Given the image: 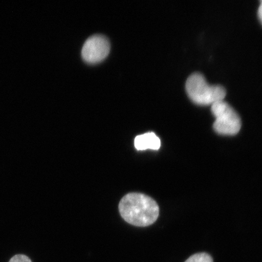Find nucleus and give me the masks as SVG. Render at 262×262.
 Wrapping results in <instances>:
<instances>
[{"instance_id":"f257e3e1","label":"nucleus","mask_w":262,"mask_h":262,"mask_svg":"<svg viewBox=\"0 0 262 262\" xmlns=\"http://www.w3.org/2000/svg\"><path fill=\"white\" fill-rule=\"evenodd\" d=\"M121 216L128 224L146 227L155 223L159 215V207L155 200L141 193L124 195L119 206Z\"/></svg>"},{"instance_id":"f03ea898","label":"nucleus","mask_w":262,"mask_h":262,"mask_svg":"<svg viewBox=\"0 0 262 262\" xmlns=\"http://www.w3.org/2000/svg\"><path fill=\"white\" fill-rule=\"evenodd\" d=\"M186 91L193 102L199 105H209L224 100L227 94L220 85H211L201 74L194 73L186 82Z\"/></svg>"},{"instance_id":"7ed1b4c3","label":"nucleus","mask_w":262,"mask_h":262,"mask_svg":"<svg viewBox=\"0 0 262 262\" xmlns=\"http://www.w3.org/2000/svg\"><path fill=\"white\" fill-rule=\"evenodd\" d=\"M211 111L215 120L213 127L222 135L233 136L240 131L242 123L240 117L233 108L224 100L211 105Z\"/></svg>"},{"instance_id":"20e7f679","label":"nucleus","mask_w":262,"mask_h":262,"mask_svg":"<svg viewBox=\"0 0 262 262\" xmlns=\"http://www.w3.org/2000/svg\"><path fill=\"white\" fill-rule=\"evenodd\" d=\"M110 49V42L106 37L95 35L84 42L82 49V58L88 63H98L107 57Z\"/></svg>"},{"instance_id":"39448f33","label":"nucleus","mask_w":262,"mask_h":262,"mask_svg":"<svg viewBox=\"0 0 262 262\" xmlns=\"http://www.w3.org/2000/svg\"><path fill=\"white\" fill-rule=\"evenodd\" d=\"M134 145L138 150L147 149L158 150L161 146V141L154 133H148L137 136Z\"/></svg>"},{"instance_id":"423d86ee","label":"nucleus","mask_w":262,"mask_h":262,"mask_svg":"<svg viewBox=\"0 0 262 262\" xmlns=\"http://www.w3.org/2000/svg\"><path fill=\"white\" fill-rule=\"evenodd\" d=\"M185 262H213V259L210 255L202 253L192 255Z\"/></svg>"},{"instance_id":"0eeeda50","label":"nucleus","mask_w":262,"mask_h":262,"mask_svg":"<svg viewBox=\"0 0 262 262\" xmlns=\"http://www.w3.org/2000/svg\"><path fill=\"white\" fill-rule=\"evenodd\" d=\"M9 262H32L30 258L25 255L18 254L12 257Z\"/></svg>"},{"instance_id":"6e6552de","label":"nucleus","mask_w":262,"mask_h":262,"mask_svg":"<svg viewBox=\"0 0 262 262\" xmlns=\"http://www.w3.org/2000/svg\"><path fill=\"white\" fill-rule=\"evenodd\" d=\"M258 16L262 24V1L261 2V4L260 5L259 8H258Z\"/></svg>"}]
</instances>
